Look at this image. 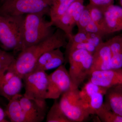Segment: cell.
<instances>
[{
	"instance_id": "6da1fadb",
	"label": "cell",
	"mask_w": 122,
	"mask_h": 122,
	"mask_svg": "<svg viewBox=\"0 0 122 122\" xmlns=\"http://www.w3.org/2000/svg\"><path fill=\"white\" fill-rule=\"evenodd\" d=\"M67 39L65 33L57 28L48 39L21 51L10 67L22 79L25 75L32 72L38 60L43 54L49 51L66 47Z\"/></svg>"
},
{
	"instance_id": "7a4b0ae2",
	"label": "cell",
	"mask_w": 122,
	"mask_h": 122,
	"mask_svg": "<svg viewBox=\"0 0 122 122\" xmlns=\"http://www.w3.org/2000/svg\"><path fill=\"white\" fill-rule=\"evenodd\" d=\"M45 15L43 13L25 15L21 51L44 41L54 33L52 22L46 20L45 17Z\"/></svg>"
},
{
	"instance_id": "3957f363",
	"label": "cell",
	"mask_w": 122,
	"mask_h": 122,
	"mask_svg": "<svg viewBox=\"0 0 122 122\" xmlns=\"http://www.w3.org/2000/svg\"><path fill=\"white\" fill-rule=\"evenodd\" d=\"M25 15H0V44L4 50L20 52Z\"/></svg>"
},
{
	"instance_id": "277c9868",
	"label": "cell",
	"mask_w": 122,
	"mask_h": 122,
	"mask_svg": "<svg viewBox=\"0 0 122 122\" xmlns=\"http://www.w3.org/2000/svg\"><path fill=\"white\" fill-rule=\"evenodd\" d=\"M70 64L69 73L71 80V88L78 89L90 74L93 55L86 51L76 50L66 54Z\"/></svg>"
},
{
	"instance_id": "5b68a950",
	"label": "cell",
	"mask_w": 122,
	"mask_h": 122,
	"mask_svg": "<svg viewBox=\"0 0 122 122\" xmlns=\"http://www.w3.org/2000/svg\"><path fill=\"white\" fill-rule=\"evenodd\" d=\"M51 0H7L0 5V15L43 13L49 16Z\"/></svg>"
},
{
	"instance_id": "8992f818",
	"label": "cell",
	"mask_w": 122,
	"mask_h": 122,
	"mask_svg": "<svg viewBox=\"0 0 122 122\" xmlns=\"http://www.w3.org/2000/svg\"><path fill=\"white\" fill-rule=\"evenodd\" d=\"M78 89L70 88L61 96L59 102L63 113L72 122H81L90 115L80 97Z\"/></svg>"
},
{
	"instance_id": "52a82bcc",
	"label": "cell",
	"mask_w": 122,
	"mask_h": 122,
	"mask_svg": "<svg viewBox=\"0 0 122 122\" xmlns=\"http://www.w3.org/2000/svg\"><path fill=\"white\" fill-rule=\"evenodd\" d=\"M48 75L43 71L30 72L23 77L25 91L24 96L37 102H46L48 87Z\"/></svg>"
},
{
	"instance_id": "ba28073f",
	"label": "cell",
	"mask_w": 122,
	"mask_h": 122,
	"mask_svg": "<svg viewBox=\"0 0 122 122\" xmlns=\"http://www.w3.org/2000/svg\"><path fill=\"white\" fill-rule=\"evenodd\" d=\"M48 87L46 99H56L71 87L69 71L63 65L48 75Z\"/></svg>"
},
{
	"instance_id": "9c48e42d",
	"label": "cell",
	"mask_w": 122,
	"mask_h": 122,
	"mask_svg": "<svg viewBox=\"0 0 122 122\" xmlns=\"http://www.w3.org/2000/svg\"><path fill=\"white\" fill-rule=\"evenodd\" d=\"M85 7L84 0H75L65 13L53 22L54 26L65 33L68 40L73 35V30L76 25Z\"/></svg>"
},
{
	"instance_id": "30bf717a",
	"label": "cell",
	"mask_w": 122,
	"mask_h": 122,
	"mask_svg": "<svg viewBox=\"0 0 122 122\" xmlns=\"http://www.w3.org/2000/svg\"><path fill=\"white\" fill-rule=\"evenodd\" d=\"M89 81L105 88L122 85V68L94 71L89 76Z\"/></svg>"
},
{
	"instance_id": "8fae6325",
	"label": "cell",
	"mask_w": 122,
	"mask_h": 122,
	"mask_svg": "<svg viewBox=\"0 0 122 122\" xmlns=\"http://www.w3.org/2000/svg\"><path fill=\"white\" fill-rule=\"evenodd\" d=\"M122 30V7L112 4L104 11L103 32L105 35Z\"/></svg>"
},
{
	"instance_id": "7c38bea8",
	"label": "cell",
	"mask_w": 122,
	"mask_h": 122,
	"mask_svg": "<svg viewBox=\"0 0 122 122\" xmlns=\"http://www.w3.org/2000/svg\"><path fill=\"white\" fill-rule=\"evenodd\" d=\"M18 94L9 100L5 111L6 116L12 122H40L38 119L30 115L21 107Z\"/></svg>"
},
{
	"instance_id": "4fadbf2b",
	"label": "cell",
	"mask_w": 122,
	"mask_h": 122,
	"mask_svg": "<svg viewBox=\"0 0 122 122\" xmlns=\"http://www.w3.org/2000/svg\"><path fill=\"white\" fill-rule=\"evenodd\" d=\"M112 57L111 51L107 42H103L97 47L96 51L93 54L90 74L96 71L111 69Z\"/></svg>"
},
{
	"instance_id": "5bb4252c",
	"label": "cell",
	"mask_w": 122,
	"mask_h": 122,
	"mask_svg": "<svg viewBox=\"0 0 122 122\" xmlns=\"http://www.w3.org/2000/svg\"><path fill=\"white\" fill-rule=\"evenodd\" d=\"M20 104L27 113L37 118L39 122L44 120L46 116V103L37 102L21 95L19 98Z\"/></svg>"
},
{
	"instance_id": "9a60e30c",
	"label": "cell",
	"mask_w": 122,
	"mask_h": 122,
	"mask_svg": "<svg viewBox=\"0 0 122 122\" xmlns=\"http://www.w3.org/2000/svg\"><path fill=\"white\" fill-rule=\"evenodd\" d=\"M104 99V103L110 110L122 117V85L108 88Z\"/></svg>"
},
{
	"instance_id": "2e32d148",
	"label": "cell",
	"mask_w": 122,
	"mask_h": 122,
	"mask_svg": "<svg viewBox=\"0 0 122 122\" xmlns=\"http://www.w3.org/2000/svg\"><path fill=\"white\" fill-rule=\"evenodd\" d=\"M22 79L16 74L7 82L0 85V94L8 100L20 94L22 89Z\"/></svg>"
},
{
	"instance_id": "e0dca14e",
	"label": "cell",
	"mask_w": 122,
	"mask_h": 122,
	"mask_svg": "<svg viewBox=\"0 0 122 122\" xmlns=\"http://www.w3.org/2000/svg\"><path fill=\"white\" fill-rule=\"evenodd\" d=\"M103 37L101 35L85 31L78 32L68 38V43L88 42L97 47L103 42Z\"/></svg>"
},
{
	"instance_id": "ac0fdd59",
	"label": "cell",
	"mask_w": 122,
	"mask_h": 122,
	"mask_svg": "<svg viewBox=\"0 0 122 122\" xmlns=\"http://www.w3.org/2000/svg\"><path fill=\"white\" fill-rule=\"evenodd\" d=\"M75 0H51L49 16L52 22L65 13Z\"/></svg>"
},
{
	"instance_id": "d6986e66",
	"label": "cell",
	"mask_w": 122,
	"mask_h": 122,
	"mask_svg": "<svg viewBox=\"0 0 122 122\" xmlns=\"http://www.w3.org/2000/svg\"><path fill=\"white\" fill-rule=\"evenodd\" d=\"M105 94L103 92H97L92 95L84 101L82 100L90 115L96 114V112L102 106Z\"/></svg>"
},
{
	"instance_id": "ffe728a7",
	"label": "cell",
	"mask_w": 122,
	"mask_h": 122,
	"mask_svg": "<svg viewBox=\"0 0 122 122\" xmlns=\"http://www.w3.org/2000/svg\"><path fill=\"white\" fill-rule=\"evenodd\" d=\"M46 118V122H72L63 113L56 101L51 107Z\"/></svg>"
},
{
	"instance_id": "44dd1931",
	"label": "cell",
	"mask_w": 122,
	"mask_h": 122,
	"mask_svg": "<svg viewBox=\"0 0 122 122\" xmlns=\"http://www.w3.org/2000/svg\"><path fill=\"white\" fill-rule=\"evenodd\" d=\"M86 6L89 12L91 20L100 27L105 35L103 32V25L104 11L106 7L96 6L90 3Z\"/></svg>"
},
{
	"instance_id": "7402d4cb",
	"label": "cell",
	"mask_w": 122,
	"mask_h": 122,
	"mask_svg": "<svg viewBox=\"0 0 122 122\" xmlns=\"http://www.w3.org/2000/svg\"><path fill=\"white\" fill-rule=\"evenodd\" d=\"M96 115L102 122H122V117L110 110L104 103Z\"/></svg>"
},
{
	"instance_id": "603a6c76",
	"label": "cell",
	"mask_w": 122,
	"mask_h": 122,
	"mask_svg": "<svg viewBox=\"0 0 122 122\" xmlns=\"http://www.w3.org/2000/svg\"><path fill=\"white\" fill-rule=\"evenodd\" d=\"M107 89L99 86L89 81L79 91L80 97L82 101H84L95 93L102 92L106 93Z\"/></svg>"
},
{
	"instance_id": "cb8c5ba5",
	"label": "cell",
	"mask_w": 122,
	"mask_h": 122,
	"mask_svg": "<svg viewBox=\"0 0 122 122\" xmlns=\"http://www.w3.org/2000/svg\"><path fill=\"white\" fill-rule=\"evenodd\" d=\"M15 59L13 54L0 49V74L7 70L14 62Z\"/></svg>"
},
{
	"instance_id": "d4e9b609",
	"label": "cell",
	"mask_w": 122,
	"mask_h": 122,
	"mask_svg": "<svg viewBox=\"0 0 122 122\" xmlns=\"http://www.w3.org/2000/svg\"><path fill=\"white\" fill-rule=\"evenodd\" d=\"M66 54L71 51L76 50H82L86 51L90 53L93 55L96 51L97 48L92 44L88 42L72 43L70 44L67 42L66 46Z\"/></svg>"
},
{
	"instance_id": "484cf974",
	"label": "cell",
	"mask_w": 122,
	"mask_h": 122,
	"mask_svg": "<svg viewBox=\"0 0 122 122\" xmlns=\"http://www.w3.org/2000/svg\"><path fill=\"white\" fill-rule=\"evenodd\" d=\"M112 56L122 51V35H118L107 41Z\"/></svg>"
},
{
	"instance_id": "4316f807",
	"label": "cell",
	"mask_w": 122,
	"mask_h": 122,
	"mask_svg": "<svg viewBox=\"0 0 122 122\" xmlns=\"http://www.w3.org/2000/svg\"><path fill=\"white\" fill-rule=\"evenodd\" d=\"M91 20L89 10L86 6H85L76 24L78 29V32L84 31L86 26Z\"/></svg>"
},
{
	"instance_id": "83f0119b",
	"label": "cell",
	"mask_w": 122,
	"mask_h": 122,
	"mask_svg": "<svg viewBox=\"0 0 122 122\" xmlns=\"http://www.w3.org/2000/svg\"><path fill=\"white\" fill-rule=\"evenodd\" d=\"M122 68V51L112 56L111 69Z\"/></svg>"
},
{
	"instance_id": "f1b7e54d",
	"label": "cell",
	"mask_w": 122,
	"mask_h": 122,
	"mask_svg": "<svg viewBox=\"0 0 122 122\" xmlns=\"http://www.w3.org/2000/svg\"><path fill=\"white\" fill-rule=\"evenodd\" d=\"M83 31L99 34L103 37L105 36L100 27L92 21V20L88 24Z\"/></svg>"
},
{
	"instance_id": "f546056e",
	"label": "cell",
	"mask_w": 122,
	"mask_h": 122,
	"mask_svg": "<svg viewBox=\"0 0 122 122\" xmlns=\"http://www.w3.org/2000/svg\"><path fill=\"white\" fill-rule=\"evenodd\" d=\"M90 4L99 7H107L113 4L115 0H89Z\"/></svg>"
},
{
	"instance_id": "4dcf8cb0",
	"label": "cell",
	"mask_w": 122,
	"mask_h": 122,
	"mask_svg": "<svg viewBox=\"0 0 122 122\" xmlns=\"http://www.w3.org/2000/svg\"><path fill=\"white\" fill-rule=\"evenodd\" d=\"M6 116L5 111L0 106V122H9L6 119Z\"/></svg>"
},
{
	"instance_id": "1f68e13d",
	"label": "cell",
	"mask_w": 122,
	"mask_h": 122,
	"mask_svg": "<svg viewBox=\"0 0 122 122\" xmlns=\"http://www.w3.org/2000/svg\"><path fill=\"white\" fill-rule=\"evenodd\" d=\"M120 6L122 7V0H118Z\"/></svg>"
},
{
	"instance_id": "d6a6232c",
	"label": "cell",
	"mask_w": 122,
	"mask_h": 122,
	"mask_svg": "<svg viewBox=\"0 0 122 122\" xmlns=\"http://www.w3.org/2000/svg\"><path fill=\"white\" fill-rule=\"evenodd\" d=\"M6 0H0V2L1 4H2L3 2H4Z\"/></svg>"
}]
</instances>
